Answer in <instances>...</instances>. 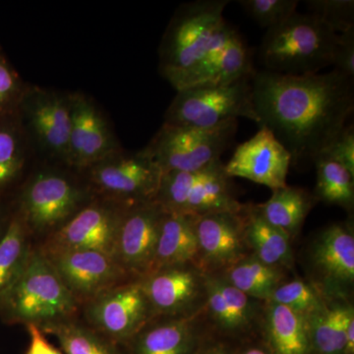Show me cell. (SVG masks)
Wrapping results in <instances>:
<instances>
[{
    "label": "cell",
    "instance_id": "1",
    "mask_svg": "<svg viewBox=\"0 0 354 354\" xmlns=\"http://www.w3.org/2000/svg\"><path fill=\"white\" fill-rule=\"evenodd\" d=\"M252 99L258 127H265L304 167L329 150L354 111L353 80L328 73L286 75L254 72Z\"/></svg>",
    "mask_w": 354,
    "mask_h": 354
},
{
    "label": "cell",
    "instance_id": "2",
    "mask_svg": "<svg viewBox=\"0 0 354 354\" xmlns=\"http://www.w3.org/2000/svg\"><path fill=\"white\" fill-rule=\"evenodd\" d=\"M339 35L311 14L295 13L266 32L260 48L266 71L311 75L333 65Z\"/></svg>",
    "mask_w": 354,
    "mask_h": 354
},
{
    "label": "cell",
    "instance_id": "3",
    "mask_svg": "<svg viewBox=\"0 0 354 354\" xmlns=\"http://www.w3.org/2000/svg\"><path fill=\"white\" fill-rule=\"evenodd\" d=\"M79 304L39 249H31L15 283L0 302V311L10 323L41 328L71 320Z\"/></svg>",
    "mask_w": 354,
    "mask_h": 354
},
{
    "label": "cell",
    "instance_id": "4",
    "mask_svg": "<svg viewBox=\"0 0 354 354\" xmlns=\"http://www.w3.org/2000/svg\"><path fill=\"white\" fill-rule=\"evenodd\" d=\"M227 0H197L179 7L160 44V71H181L220 48L234 32L223 17Z\"/></svg>",
    "mask_w": 354,
    "mask_h": 354
},
{
    "label": "cell",
    "instance_id": "5",
    "mask_svg": "<svg viewBox=\"0 0 354 354\" xmlns=\"http://www.w3.org/2000/svg\"><path fill=\"white\" fill-rule=\"evenodd\" d=\"M155 201L165 213L201 216L223 212H241L234 181L221 160L195 171L162 174Z\"/></svg>",
    "mask_w": 354,
    "mask_h": 354
},
{
    "label": "cell",
    "instance_id": "6",
    "mask_svg": "<svg viewBox=\"0 0 354 354\" xmlns=\"http://www.w3.org/2000/svg\"><path fill=\"white\" fill-rule=\"evenodd\" d=\"M237 127V120L209 128L164 123L143 151L162 174L195 171L221 160L234 142Z\"/></svg>",
    "mask_w": 354,
    "mask_h": 354
},
{
    "label": "cell",
    "instance_id": "7",
    "mask_svg": "<svg viewBox=\"0 0 354 354\" xmlns=\"http://www.w3.org/2000/svg\"><path fill=\"white\" fill-rule=\"evenodd\" d=\"M252 76L225 85L179 91L165 113V123L209 128L243 118L258 124L252 99Z\"/></svg>",
    "mask_w": 354,
    "mask_h": 354
},
{
    "label": "cell",
    "instance_id": "8",
    "mask_svg": "<svg viewBox=\"0 0 354 354\" xmlns=\"http://www.w3.org/2000/svg\"><path fill=\"white\" fill-rule=\"evenodd\" d=\"M309 281L329 301H351L354 288V230L351 220L314 235L304 253Z\"/></svg>",
    "mask_w": 354,
    "mask_h": 354
},
{
    "label": "cell",
    "instance_id": "9",
    "mask_svg": "<svg viewBox=\"0 0 354 354\" xmlns=\"http://www.w3.org/2000/svg\"><path fill=\"white\" fill-rule=\"evenodd\" d=\"M204 318L209 332L230 344L259 337L265 301L237 290L221 274H206Z\"/></svg>",
    "mask_w": 354,
    "mask_h": 354
},
{
    "label": "cell",
    "instance_id": "10",
    "mask_svg": "<svg viewBox=\"0 0 354 354\" xmlns=\"http://www.w3.org/2000/svg\"><path fill=\"white\" fill-rule=\"evenodd\" d=\"M86 193L68 178L41 172L26 186L21 196V220L28 232H55L83 208Z\"/></svg>",
    "mask_w": 354,
    "mask_h": 354
},
{
    "label": "cell",
    "instance_id": "11",
    "mask_svg": "<svg viewBox=\"0 0 354 354\" xmlns=\"http://www.w3.org/2000/svg\"><path fill=\"white\" fill-rule=\"evenodd\" d=\"M91 329L120 346L153 317L140 279L111 288L84 304Z\"/></svg>",
    "mask_w": 354,
    "mask_h": 354
},
{
    "label": "cell",
    "instance_id": "12",
    "mask_svg": "<svg viewBox=\"0 0 354 354\" xmlns=\"http://www.w3.org/2000/svg\"><path fill=\"white\" fill-rule=\"evenodd\" d=\"M91 181L106 199L120 204L155 201L162 172L143 150L120 151L90 167Z\"/></svg>",
    "mask_w": 354,
    "mask_h": 354
},
{
    "label": "cell",
    "instance_id": "13",
    "mask_svg": "<svg viewBox=\"0 0 354 354\" xmlns=\"http://www.w3.org/2000/svg\"><path fill=\"white\" fill-rule=\"evenodd\" d=\"M165 211L156 201L125 205L114 241L113 258L132 279L152 268Z\"/></svg>",
    "mask_w": 354,
    "mask_h": 354
},
{
    "label": "cell",
    "instance_id": "14",
    "mask_svg": "<svg viewBox=\"0 0 354 354\" xmlns=\"http://www.w3.org/2000/svg\"><path fill=\"white\" fill-rule=\"evenodd\" d=\"M153 317H189L204 310L206 274L196 265L157 270L140 279Z\"/></svg>",
    "mask_w": 354,
    "mask_h": 354
},
{
    "label": "cell",
    "instance_id": "15",
    "mask_svg": "<svg viewBox=\"0 0 354 354\" xmlns=\"http://www.w3.org/2000/svg\"><path fill=\"white\" fill-rule=\"evenodd\" d=\"M125 205L104 199L83 207L62 227L48 235L39 250H91L113 257L114 241Z\"/></svg>",
    "mask_w": 354,
    "mask_h": 354
},
{
    "label": "cell",
    "instance_id": "16",
    "mask_svg": "<svg viewBox=\"0 0 354 354\" xmlns=\"http://www.w3.org/2000/svg\"><path fill=\"white\" fill-rule=\"evenodd\" d=\"M79 305L132 279L111 256L91 250L44 253Z\"/></svg>",
    "mask_w": 354,
    "mask_h": 354
},
{
    "label": "cell",
    "instance_id": "17",
    "mask_svg": "<svg viewBox=\"0 0 354 354\" xmlns=\"http://www.w3.org/2000/svg\"><path fill=\"white\" fill-rule=\"evenodd\" d=\"M193 223L198 243V267L205 274H220L249 255L242 209L236 213L223 212L195 216Z\"/></svg>",
    "mask_w": 354,
    "mask_h": 354
},
{
    "label": "cell",
    "instance_id": "18",
    "mask_svg": "<svg viewBox=\"0 0 354 354\" xmlns=\"http://www.w3.org/2000/svg\"><path fill=\"white\" fill-rule=\"evenodd\" d=\"M291 165L290 152L267 127L235 149L225 165L228 176L241 177L267 186L272 191L286 187Z\"/></svg>",
    "mask_w": 354,
    "mask_h": 354
},
{
    "label": "cell",
    "instance_id": "19",
    "mask_svg": "<svg viewBox=\"0 0 354 354\" xmlns=\"http://www.w3.org/2000/svg\"><path fill=\"white\" fill-rule=\"evenodd\" d=\"M209 333L203 311L189 317H155L120 346V353L198 354Z\"/></svg>",
    "mask_w": 354,
    "mask_h": 354
},
{
    "label": "cell",
    "instance_id": "20",
    "mask_svg": "<svg viewBox=\"0 0 354 354\" xmlns=\"http://www.w3.org/2000/svg\"><path fill=\"white\" fill-rule=\"evenodd\" d=\"M254 72L250 48L234 30L220 48L201 62L189 68L167 72L162 76L179 92L187 88L225 85L253 75Z\"/></svg>",
    "mask_w": 354,
    "mask_h": 354
},
{
    "label": "cell",
    "instance_id": "21",
    "mask_svg": "<svg viewBox=\"0 0 354 354\" xmlns=\"http://www.w3.org/2000/svg\"><path fill=\"white\" fill-rule=\"evenodd\" d=\"M18 113L41 146L66 160L72 127L71 95L66 97L43 88H27Z\"/></svg>",
    "mask_w": 354,
    "mask_h": 354
},
{
    "label": "cell",
    "instance_id": "22",
    "mask_svg": "<svg viewBox=\"0 0 354 354\" xmlns=\"http://www.w3.org/2000/svg\"><path fill=\"white\" fill-rule=\"evenodd\" d=\"M72 127L65 162L78 169H90L118 152L116 139L94 102L81 94L71 95Z\"/></svg>",
    "mask_w": 354,
    "mask_h": 354
},
{
    "label": "cell",
    "instance_id": "23",
    "mask_svg": "<svg viewBox=\"0 0 354 354\" xmlns=\"http://www.w3.org/2000/svg\"><path fill=\"white\" fill-rule=\"evenodd\" d=\"M259 339L271 354H313L306 319L272 301L265 302Z\"/></svg>",
    "mask_w": 354,
    "mask_h": 354
},
{
    "label": "cell",
    "instance_id": "24",
    "mask_svg": "<svg viewBox=\"0 0 354 354\" xmlns=\"http://www.w3.org/2000/svg\"><path fill=\"white\" fill-rule=\"evenodd\" d=\"M242 215L249 255L265 264L293 272L295 257L290 239L268 223L260 215L255 204H244Z\"/></svg>",
    "mask_w": 354,
    "mask_h": 354
},
{
    "label": "cell",
    "instance_id": "25",
    "mask_svg": "<svg viewBox=\"0 0 354 354\" xmlns=\"http://www.w3.org/2000/svg\"><path fill=\"white\" fill-rule=\"evenodd\" d=\"M188 263L198 267V243L193 218L165 212L149 274L169 266Z\"/></svg>",
    "mask_w": 354,
    "mask_h": 354
},
{
    "label": "cell",
    "instance_id": "26",
    "mask_svg": "<svg viewBox=\"0 0 354 354\" xmlns=\"http://www.w3.org/2000/svg\"><path fill=\"white\" fill-rule=\"evenodd\" d=\"M316 203L315 197L308 191L286 185L272 191L267 202L255 205L260 215L292 242L301 232L305 220Z\"/></svg>",
    "mask_w": 354,
    "mask_h": 354
},
{
    "label": "cell",
    "instance_id": "27",
    "mask_svg": "<svg viewBox=\"0 0 354 354\" xmlns=\"http://www.w3.org/2000/svg\"><path fill=\"white\" fill-rule=\"evenodd\" d=\"M290 272L248 255L220 274L230 285L248 297L266 302L271 299L279 286L288 281Z\"/></svg>",
    "mask_w": 354,
    "mask_h": 354
},
{
    "label": "cell",
    "instance_id": "28",
    "mask_svg": "<svg viewBox=\"0 0 354 354\" xmlns=\"http://www.w3.org/2000/svg\"><path fill=\"white\" fill-rule=\"evenodd\" d=\"M317 202L339 206L349 214L354 209V174L330 152L321 153L315 162Z\"/></svg>",
    "mask_w": 354,
    "mask_h": 354
},
{
    "label": "cell",
    "instance_id": "29",
    "mask_svg": "<svg viewBox=\"0 0 354 354\" xmlns=\"http://www.w3.org/2000/svg\"><path fill=\"white\" fill-rule=\"evenodd\" d=\"M353 302L328 301L316 315L307 321L313 354H344L346 317Z\"/></svg>",
    "mask_w": 354,
    "mask_h": 354
},
{
    "label": "cell",
    "instance_id": "30",
    "mask_svg": "<svg viewBox=\"0 0 354 354\" xmlns=\"http://www.w3.org/2000/svg\"><path fill=\"white\" fill-rule=\"evenodd\" d=\"M27 234L24 223L15 216L0 235V302L12 288L31 250Z\"/></svg>",
    "mask_w": 354,
    "mask_h": 354
},
{
    "label": "cell",
    "instance_id": "31",
    "mask_svg": "<svg viewBox=\"0 0 354 354\" xmlns=\"http://www.w3.org/2000/svg\"><path fill=\"white\" fill-rule=\"evenodd\" d=\"M41 330L57 337L64 354H121L120 346L74 319L48 324Z\"/></svg>",
    "mask_w": 354,
    "mask_h": 354
},
{
    "label": "cell",
    "instance_id": "32",
    "mask_svg": "<svg viewBox=\"0 0 354 354\" xmlns=\"http://www.w3.org/2000/svg\"><path fill=\"white\" fill-rule=\"evenodd\" d=\"M17 114L0 118V191L17 178L25 162V147Z\"/></svg>",
    "mask_w": 354,
    "mask_h": 354
},
{
    "label": "cell",
    "instance_id": "33",
    "mask_svg": "<svg viewBox=\"0 0 354 354\" xmlns=\"http://www.w3.org/2000/svg\"><path fill=\"white\" fill-rule=\"evenodd\" d=\"M269 301L283 305L308 320L319 313L329 300L306 279L295 277L279 286Z\"/></svg>",
    "mask_w": 354,
    "mask_h": 354
},
{
    "label": "cell",
    "instance_id": "34",
    "mask_svg": "<svg viewBox=\"0 0 354 354\" xmlns=\"http://www.w3.org/2000/svg\"><path fill=\"white\" fill-rule=\"evenodd\" d=\"M308 13L328 26L335 34L354 28L353 0H308Z\"/></svg>",
    "mask_w": 354,
    "mask_h": 354
},
{
    "label": "cell",
    "instance_id": "35",
    "mask_svg": "<svg viewBox=\"0 0 354 354\" xmlns=\"http://www.w3.org/2000/svg\"><path fill=\"white\" fill-rule=\"evenodd\" d=\"M297 0H241L239 4L258 25L265 29L283 24L297 13Z\"/></svg>",
    "mask_w": 354,
    "mask_h": 354
},
{
    "label": "cell",
    "instance_id": "36",
    "mask_svg": "<svg viewBox=\"0 0 354 354\" xmlns=\"http://www.w3.org/2000/svg\"><path fill=\"white\" fill-rule=\"evenodd\" d=\"M26 91L19 74L0 53V118L18 113Z\"/></svg>",
    "mask_w": 354,
    "mask_h": 354
},
{
    "label": "cell",
    "instance_id": "37",
    "mask_svg": "<svg viewBox=\"0 0 354 354\" xmlns=\"http://www.w3.org/2000/svg\"><path fill=\"white\" fill-rule=\"evenodd\" d=\"M333 66L342 75L354 80V28L339 34Z\"/></svg>",
    "mask_w": 354,
    "mask_h": 354
},
{
    "label": "cell",
    "instance_id": "38",
    "mask_svg": "<svg viewBox=\"0 0 354 354\" xmlns=\"http://www.w3.org/2000/svg\"><path fill=\"white\" fill-rule=\"evenodd\" d=\"M327 151L346 165L349 171L354 174V127L353 123L344 127L341 135L335 140L334 145Z\"/></svg>",
    "mask_w": 354,
    "mask_h": 354
},
{
    "label": "cell",
    "instance_id": "39",
    "mask_svg": "<svg viewBox=\"0 0 354 354\" xmlns=\"http://www.w3.org/2000/svg\"><path fill=\"white\" fill-rule=\"evenodd\" d=\"M30 335V346L26 354H64L46 339L43 330L34 324L26 325Z\"/></svg>",
    "mask_w": 354,
    "mask_h": 354
},
{
    "label": "cell",
    "instance_id": "40",
    "mask_svg": "<svg viewBox=\"0 0 354 354\" xmlns=\"http://www.w3.org/2000/svg\"><path fill=\"white\" fill-rule=\"evenodd\" d=\"M198 354H234V346L209 333Z\"/></svg>",
    "mask_w": 354,
    "mask_h": 354
},
{
    "label": "cell",
    "instance_id": "41",
    "mask_svg": "<svg viewBox=\"0 0 354 354\" xmlns=\"http://www.w3.org/2000/svg\"><path fill=\"white\" fill-rule=\"evenodd\" d=\"M234 354H271L266 348L265 344L258 337L247 339V341L234 344Z\"/></svg>",
    "mask_w": 354,
    "mask_h": 354
},
{
    "label": "cell",
    "instance_id": "42",
    "mask_svg": "<svg viewBox=\"0 0 354 354\" xmlns=\"http://www.w3.org/2000/svg\"><path fill=\"white\" fill-rule=\"evenodd\" d=\"M0 227H1V223H0ZM2 232H1V228H0V235L2 234Z\"/></svg>",
    "mask_w": 354,
    "mask_h": 354
}]
</instances>
